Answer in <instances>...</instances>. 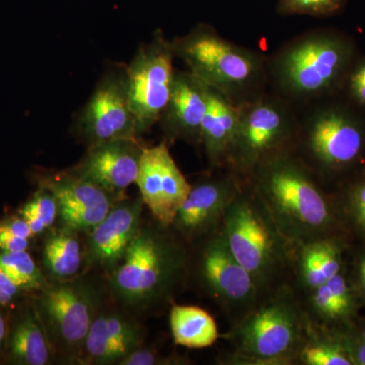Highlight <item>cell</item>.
Instances as JSON below:
<instances>
[{
  "instance_id": "obj_1",
  "label": "cell",
  "mask_w": 365,
  "mask_h": 365,
  "mask_svg": "<svg viewBox=\"0 0 365 365\" xmlns=\"http://www.w3.org/2000/svg\"><path fill=\"white\" fill-rule=\"evenodd\" d=\"M256 170L262 203L283 237L304 245L322 240L332 227L333 215L309 170L282 153Z\"/></svg>"
},
{
  "instance_id": "obj_2",
  "label": "cell",
  "mask_w": 365,
  "mask_h": 365,
  "mask_svg": "<svg viewBox=\"0 0 365 365\" xmlns=\"http://www.w3.org/2000/svg\"><path fill=\"white\" fill-rule=\"evenodd\" d=\"M357 56L349 36L336 30L300 36L277 52L271 74L278 90L294 100L330 97L342 90Z\"/></svg>"
},
{
  "instance_id": "obj_3",
  "label": "cell",
  "mask_w": 365,
  "mask_h": 365,
  "mask_svg": "<svg viewBox=\"0 0 365 365\" xmlns=\"http://www.w3.org/2000/svg\"><path fill=\"white\" fill-rule=\"evenodd\" d=\"M176 58L235 106L254 100L265 76L261 55L223 39L210 26H196L173 41Z\"/></svg>"
},
{
  "instance_id": "obj_4",
  "label": "cell",
  "mask_w": 365,
  "mask_h": 365,
  "mask_svg": "<svg viewBox=\"0 0 365 365\" xmlns=\"http://www.w3.org/2000/svg\"><path fill=\"white\" fill-rule=\"evenodd\" d=\"M184 255L175 242L151 228L141 227L110 284L128 306L145 307L170 294L179 279Z\"/></svg>"
},
{
  "instance_id": "obj_5",
  "label": "cell",
  "mask_w": 365,
  "mask_h": 365,
  "mask_svg": "<svg viewBox=\"0 0 365 365\" xmlns=\"http://www.w3.org/2000/svg\"><path fill=\"white\" fill-rule=\"evenodd\" d=\"M222 218L223 235L237 260L257 283L266 279L284 259L283 235L267 209L237 193Z\"/></svg>"
},
{
  "instance_id": "obj_6",
  "label": "cell",
  "mask_w": 365,
  "mask_h": 365,
  "mask_svg": "<svg viewBox=\"0 0 365 365\" xmlns=\"http://www.w3.org/2000/svg\"><path fill=\"white\" fill-rule=\"evenodd\" d=\"M302 332L299 309L289 297H278L247 317L235 329L232 338L244 361L279 364L292 359Z\"/></svg>"
},
{
  "instance_id": "obj_7",
  "label": "cell",
  "mask_w": 365,
  "mask_h": 365,
  "mask_svg": "<svg viewBox=\"0 0 365 365\" xmlns=\"http://www.w3.org/2000/svg\"><path fill=\"white\" fill-rule=\"evenodd\" d=\"M174 44L162 32L141 46L126 67L129 100L139 136L158 123L169 101L174 81Z\"/></svg>"
},
{
  "instance_id": "obj_8",
  "label": "cell",
  "mask_w": 365,
  "mask_h": 365,
  "mask_svg": "<svg viewBox=\"0 0 365 365\" xmlns=\"http://www.w3.org/2000/svg\"><path fill=\"white\" fill-rule=\"evenodd\" d=\"M240 107V123L230 160L244 170L256 169L277 155L292 134V115L280 98L258 96Z\"/></svg>"
},
{
  "instance_id": "obj_9",
  "label": "cell",
  "mask_w": 365,
  "mask_h": 365,
  "mask_svg": "<svg viewBox=\"0 0 365 365\" xmlns=\"http://www.w3.org/2000/svg\"><path fill=\"white\" fill-rule=\"evenodd\" d=\"M76 130L88 146L122 139H139L128 93L126 68L103 76L76 121Z\"/></svg>"
},
{
  "instance_id": "obj_10",
  "label": "cell",
  "mask_w": 365,
  "mask_h": 365,
  "mask_svg": "<svg viewBox=\"0 0 365 365\" xmlns=\"http://www.w3.org/2000/svg\"><path fill=\"white\" fill-rule=\"evenodd\" d=\"M313 157L329 170L351 167L364 153L365 122L349 105L325 106L311 118L307 136Z\"/></svg>"
},
{
  "instance_id": "obj_11",
  "label": "cell",
  "mask_w": 365,
  "mask_h": 365,
  "mask_svg": "<svg viewBox=\"0 0 365 365\" xmlns=\"http://www.w3.org/2000/svg\"><path fill=\"white\" fill-rule=\"evenodd\" d=\"M98 295L81 281L44 288L41 309L54 341L62 349L83 351L91 324L97 317Z\"/></svg>"
},
{
  "instance_id": "obj_12",
  "label": "cell",
  "mask_w": 365,
  "mask_h": 365,
  "mask_svg": "<svg viewBox=\"0 0 365 365\" xmlns=\"http://www.w3.org/2000/svg\"><path fill=\"white\" fill-rule=\"evenodd\" d=\"M136 184L143 203L165 227L174 225L192 188L175 163L165 141L143 148Z\"/></svg>"
},
{
  "instance_id": "obj_13",
  "label": "cell",
  "mask_w": 365,
  "mask_h": 365,
  "mask_svg": "<svg viewBox=\"0 0 365 365\" xmlns=\"http://www.w3.org/2000/svg\"><path fill=\"white\" fill-rule=\"evenodd\" d=\"M42 186L56 199L66 230L73 232H91L118 202L105 190L72 170L48 177Z\"/></svg>"
},
{
  "instance_id": "obj_14",
  "label": "cell",
  "mask_w": 365,
  "mask_h": 365,
  "mask_svg": "<svg viewBox=\"0 0 365 365\" xmlns=\"http://www.w3.org/2000/svg\"><path fill=\"white\" fill-rule=\"evenodd\" d=\"M144 146L139 139H122L88 146L81 162L72 170L118 201L136 184Z\"/></svg>"
},
{
  "instance_id": "obj_15",
  "label": "cell",
  "mask_w": 365,
  "mask_h": 365,
  "mask_svg": "<svg viewBox=\"0 0 365 365\" xmlns=\"http://www.w3.org/2000/svg\"><path fill=\"white\" fill-rule=\"evenodd\" d=\"M210 88L193 73L175 71L172 91L158 123L170 140L201 143Z\"/></svg>"
},
{
  "instance_id": "obj_16",
  "label": "cell",
  "mask_w": 365,
  "mask_h": 365,
  "mask_svg": "<svg viewBox=\"0 0 365 365\" xmlns=\"http://www.w3.org/2000/svg\"><path fill=\"white\" fill-rule=\"evenodd\" d=\"M143 199L118 201L108 215L91 230L88 258L91 263L116 268L140 230Z\"/></svg>"
},
{
  "instance_id": "obj_17",
  "label": "cell",
  "mask_w": 365,
  "mask_h": 365,
  "mask_svg": "<svg viewBox=\"0 0 365 365\" xmlns=\"http://www.w3.org/2000/svg\"><path fill=\"white\" fill-rule=\"evenodd\" d=\"M201 272L211 292L222 302L242 306L254 299L257 282L237 260L223 232L206 245Z\"/></svg>"
},
{
  "instance_id": "obj_18",
  "label": "cell",
  "mask_w": 365,
  "mask_h": 365,
  "mask_svg": "<svg viewBox=\"0 0 365 365\" xmlns=\"http://www.w3.org/2000/svg\"><path fill=\"white\" fill-rule=\"evenodd\" d=\"M237 185L230 179L206 180L192 187L176 216L174 225L187 235L206 232L225 215L237 196Z\"/></svg>"
},
{
  "instance_id": "obj_19",
  "label": "cell",
  "mask_w": 365,
  "mask_h": 365,
  "mask_svg": "<svg viewBox=\"0 0 365 365\" xmlns=\"http://www.w3.org/2000/svg\"><path fill=\"white\" fill-rule=\"evenodd\" d=\"M239 123V106L232 104L220 91L210 88L207 111L201 130V143L210 165H218L230 158Z\"/></svg>"
},
{
  "instance_id": "obj_20",
  "label": "cell",
  "mask_w": 365,
  "mask_h": 365,
  "mask_svg": "<svg viewBox=\"0 0 365 365\" xmlns=\"http://www.w3.org/2000/svg\"><path fill=\"white\" fill-rule=\"evenodd\" d=\"M170 325L175 343L193 349L210 347L220 336L215 319L198 307H173Z\"/></svg>"
},
{
  "instance_id": "obj_21",
  "label": "cell",
  "mask_w": 365,
  "mask_h": 365,
  "mask_svg": "<svg viewBox=\"0 0 365 365\" xmlns=\"http://www.w3.org/2000/svg\"><path fill=\"white\" fill-rule=\"evenodd\" d=\"M11 354L16 362L26 365H44L50 359L49 340L42 324L28 314L14 329L11 339Z\"/></svg>"
},
{
  "instance_id": "obj_22",
  "label": "cell",
  "mask_w": 365,
  "mask_h": 365,
  "mask_svg": "<svg viewBox=\"0 0 365 365\" xmlns=\"http://www.w3.org/2000/svg\"><path fill=\"white\" fill-rule=\"evenodd\" d=\"M44 262L49 272L59 279L76 275L83 264V251L74 232L66 230L50 235L45 242Z\"/></svg>"
},
{
  "instance_id": "obj_23",
  "label": "cell",
  "mask_w": 365,
  "mask_h": 365,
  "mask_svg": "<svg viewBox=\"0 0 365 365\" xmlns=\"http://www.w3.org/2000/svg\"><path fill=\"white\" fill-rule=\"evenodd\" d=\"M131 351L128 346L113 339L101 314L96 317L83 346V353L88 361L97 364H119Z\"/></svg>"
},
{
  "instance_id": "obj_24",
  "label": "cell",
  "mask_w": 365,
  "mask_h": 365,
  "mask_svg": "<svg viewBox=\"0 0 365 365\" xmlns=\"http://www.w3.org/2000/svg\"><path fill=\"white\" fill-rule=\"evenodd\" d=\"M0 268L23 289H44L47 283L32 257L26 251L0 252Z\"/></svg>"
},
{
  "instance_id": "obj_25",
  "label": "cell",
  "mask_w": 365,
  "mask_h": 365,
  "mask_svg": "<svg viewBox=\"0 0 365 365\" xmlns=\"http://www.w3.org/2000/svg\"><path fill=\"white\" fill-rule=\"evenodd\" d=\"M302 360L309 365H352L334 337L307 343L302 348Z\"/></svg>"
},
{
  "instance_id": "obj_26",
  "label": "cell",
  "mask_w": 365,
  "mask_h": 365,
  "mask_svg": "<svg viewBox=\"0 0 365 365\" xmlns=\"http://www.w3.org/2000/svg\"><path fill=\"white\" fill-rule=\"evenodd\" d=\"M347 0H278L277 11L283 16L327 18L339 13Z\"/></svg>"
},
{
  "instance_id": "obj_27",
  "label": "cell",
  "mask_w": 365,
  "mask_h": 365,
  "mask_svg": "<svg viewBox=\"0 0 365 365\" xmlns=\"http://www.w3.org/2000/svg\"><path fill=\"white\" fill-rule=\"evenodd\" d=\"M341 91H344L350 107L365 112V56L355 60Z\"/></svg>"
},
{
  "instance_id": "obj_28",
  "label": "cell",
  "mask_w": 365,
  "mask_h": 365,
  "mask_svg": "<svg viewBox=\"0 0 365 365\" xmlns=\"http://www.w3.org/2000/svg\"><path fill=\"white\" fill-rule=\"evenodd\" d=\"M101 316L104 321L108 333L113 339L121 344L128 346L132 350L140 347L143 337H141L140 330L137 328L135 324L116 314H104Z\"/></svg>"
},
{
  "instance_id": "obj_29",
  "label": "cell",
  "mask_w": 365,
  "mask_h": 365,
  "mask_svg": "<svg viewBox=\"0 0 365 365\" xmlns=\"http://www.w3.org/2000/svg\"><path fill=\"white\" fill-rule=\"evenodd\" d=\"M300 272L304 284L312 289L319 287L327 282L319 260L317 241L304 245L300 259Z\"/></svg>"
},
{
  "instance_id": "obj_30",
  "label": "cell",
  "mask_w": 365,
  "mask_h": 365,
  "mask_svg": "<svg viewBox=\"0 0 365 365\" xmlns=\"http://www.w3.org/2000/svg\"><path fill=\"white\" fill-rule=\"evenodd\" d=\"M312 300L317 313L324 319H332V321L347 319L326 282L314 288Z\"/></svg>"
},
{
  "instance_id": "obj_31",
  "label": "cell",
  "mask_w": 365,
  "mask_h": 365,
  "mask_svg": "<svg viewBox=\"0 0 365 365\" xmlns=\"http://www.w3.org/2000/svg\"><path fill=\"white\" fill-rule=\"evenodd\" d=\"M352 365H365V338L360 332L346 331L334 335Z\"/></svg>"
},
{
  "instance_id": "obj_32",
  "label": "cell",
  "mask_w": 365,
  "mask_h": 365,
  "mask_svg": "<svg viewBox=\"0 0 365 365\" xmlns=\"http://www.w3.org/2000/svg\"><path fill=\"white\" fill-rule=\"evenodd\" d=\"M40 216L46 227H50L58 216V206L56 199L49 190L42 186L39 192L35 194L32 200L26 203Z\"/></svg>"
},
{
  "instance_id": "obj_33",
  "label": "cell",
  "mask_w": 365,
  "mask_h": 365,
  "mask_svg": "<svg viewBox=\"0 0 365 365\" xmlns=\"http://www.w3.org/2000/svg\"><path fill=\"white\" fill-rule=\"evenodd\" d=\"M319 260L326 279L329 280L333 276L337 275L341 270V252L339 246L335 242L330 240H318Z\"/></svg>"
},
{
  "instance_id": "obj_34",
  "label": "cell",
  "mask_w": 365,
  "mask_h": 365,
  "mask_svg": "<svg viewBox=\"0 0 365 365\" xmlns=\"http://www.w3.org/2000/svg\"><path fill=\"white\" fill-rule=\"evenodd\" d=\"M348 209L355 227L365 235V180L355 182L350 188Z\"/></svg>"
},
{
  "instance_id": "obj_35",
  "label": "cell",
  "mask_w": 365,
  "mask_h": 365,
  "mask_svg": "<svg viewBox=\"0 0 365 365\" xmlns=\"http://www.w3.org/2000/svg\"><path fill=\"white\" fill-rule=\"evenodd\" d=\"M326 284L339 304L346 319L350 318L355 309V297L347 281L339 273L327 280Z\"/></svg>"
},
{
  "instance_id": "obj_36",
  "label": "cell",
  "mask_w": 365,
  "mask_h": 365,
  "mask_svg": "<svg viewBox=\"0 0 365 365\" xmlns=\"http://www.w3.org/2000/svg\"><path fill=\"white\" fill-rule=\"evenodd\" d=\"M163 357L158 355V353L153 351L150 349H140V348H136V349L132 350L129 354L123 357L119 361V364L122 365H155V364H165Z\"/></svg>"
},
{
  "instance_id": "obj_37",
  "label": "cell",
  "mask_w": 365,
  "mask_h": 365,
  "mask_svg": "<svg viewBox=\"0 0 365 365\" xmlns=\"http://www.w3.org/2000/svg\"><path fill=\"white\" fill-rule=\"evenodd\" d=\"M29 246V240L18 237L9 232L2 223H0V251L19 252L26 251Z\"/></svg>"
},
{
  "instance_id": "obj_38",
  "label": "cell",
  "mask_w": 365,
  "mask_h": 365,
  "mask_svg": "<svg viewBox=\"0 0 365 365\" xmlns=\"http://www.w3.org/2000/svg\"><path fill=\"white\" fill-rule=\"evenodd\" d=\"M18 285L0 268V304H9L18 294Z\"/></svg>"
},
{
  "instance_id": "obj_39",
  "label": "cell",
  "mask_w": 365,
  "mask_h": 365,
  "mask_svg": "<svg viewBox=\"0 0 365 365\" xmlns=\"http://www.w3.org/2000/svg\"><path fill=\"white\" fill-rule=\"evenodd\" d=\"M21 217L28 223L29 227L32 230L34 235L41 234V232H44L45 228H47L45 227L43 220H41L40 216L28 204H26L21 209Z\"/></svg>"
},
{
  "instance_id": "obj_40",
  "label": "cell",
  "mask_w": 365,
  "mask_h": 365,
  "mask_svg": "<svg viewBox=\"0 0 365 365\" xmlns=\"http://www.w3.org/2000/svg\"><path fill=\"white\" fill-rule=\"evenodd\" d=\"M359 281L360 290L365 297V255L359 264Z\"/></svg>"
},
{
  "instance_id": "obj_41",
  "label": "cell",
  "mask_w": 365,
  "mask_h": 365,
  "mask_svg": "<svg viewBox=\"0 0 365 365\" xmlns=\"http://www.w3.org/2000/svg\"><path fill=\"white\" fill-rule=\"evenodd\" d=\"M4 336H6V323H4V319L2 318L1 314H0V344L4 341Z\"/></svg>"
},
{
  "instance_id": "obj_42",
  "label": "cell",
  "mask_w": 365,
  "mask_h": 365,
  "mask_svg": "<svg viewBox=\"0 0 365 365\" xmlns=\"http://www.w3.org/2000/svg\"><path fill=\"white\" fill-rule=\"evenodd\" d=\"M359 332L365 338V324H364V327H362V329H361V330L359 331Z\"/></svg>"
}]
</instances>
